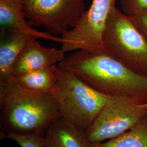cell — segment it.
<instances>
[{"label": "cell", "mask_w": 147, "mask_h": 147, "mask_svg": "<svg viewBox=\"0 0 147 147\" xmlns=\"http://www.w3.org/2000/svg\"><path fill=\"white\" fill-rule=\"evenodd\" d=\"M117 0H93L76 26L61 36V49L65 53L83 50L104 53L103 34Z\"/></svg>", "instance_id": "8992f818"}, {"label": "cell", "mask_w": 147, "mask_h": 147, "mask_svg": "<svg viewBox=\"0 0 147 147\" xmlns=\"http://www.w3.org/2000/svg\"><path fill=\"white\" fill-rule=\"evenodd\" d=\"M147 116V106L110 96L84 135L89 143L105 142L129 130Z\"/></svg>", "instance_id": "5b68a950"}, {"label": "cell", "mask_w": 147, "mask_h": 147, "mask_svg": "<svg viewBox=\"0 0 147 147\" xmlns=\"http://www.w3.org/2000/svg\"><path fill=\"white\" fill-rule=\"evenodd\" d=\"M1 33L0 82H2L11 79L16 62L32 36L13 30Z\"/></svg>", "instance_id": "30bf717a"}, {"label": "cell", "mask_w": 147, "mask_h": 147, "mask_svg": "<svg viewBox=\"0 0 147 147\" xmlns=\"http://www.w3.org/2000/svg\"><path fill=\"white\" fill-rule=\"evenodd\" d=\"M143 105H144V106H147V103L145 104H143Z\"/></svg>", "instance_id": "e0dca14e"}, {"label": "cell", "mask_w": 147, "mask_h": 147, "mask_svg": "<svg viewBox=\"0 0 147 147\" xmlns=\"http://www.w3.org/2000/svg\"><path fill=\"white\" fill-rule=\"evenodd\" d=\"M65 53L62 49L44 47L37 38L32 37L16 62L10 80L35 70L54 66L63 61Z\"/></svg>", "instance_id": "ba28073f"}, {"label": "cell", "mask_w": 147, "mask_h": 147, "mask_svg": "<svg viewBox=\"0 0 147 147\" xmlns=\"http://www.w3.org/2000/svg\"><path fill=\"white\" fill-rule=\"evenodd\" d=\"M89 147H147V116L124 134L100 143H89Z\"/></svg>", "instance_id": "4fadbf2b"}, {"label": "cell", "mask_w": 147, "mask_h": 147, "mask_svg": "<svg viewBox=\"0 0 147 147\" xmlns=\"http://www.w3.org/2000/svg\"><path fill=\"white\" fill-rule=\"evenodd\" d=\"M24 10L32 26L44 27L61 37L79 22L86 0H22Z\"/></svg>", "instance_id": "52a82bcc"}, {"label": "cell", "mask_w": 147, "mask_h": 147, "mask_svg": "<svg viewBox=\"0 0 147 147\" xmlns=\"http://www.w3.org/2000/svg\"><path fill=\"white\" fill-rule=\"evenodd\" d=\"M58 65L103 94L139 104L147 103V77L134 72L104 52L76 50Z\"/></svg>", "instance_id": "6da1fadb"}, {"label": "cell", "mask_w": 147, "mask_h": 147, "mask_svg": "<svg viewBox=\"0 0 147 147\" xmlns=\"http://www.w3.org/2000/svg\"><path fill=\"white\" fill-rule=\"evenodd\" d=\"M123 12L134 17L147 13V0H121Z\"/></svg>", "instance_id": "9a60e30c"}, {"label": "cell", "mask_w": 147, "mask_h": 147, "mask_svg": "<svg viewBox=\"0 0 147 147\" xmlns=\"http://www.w3.org/2000/svg\"><path fill=\"white\" fill-rule=\"evenodd\" d=\"M1 136L8 132L44 135L60 113L51 92H37L11 81L0 82Z\"/></svg>", "instance_id": "7a4b0ae2"}, {"label": "cell", "mask_w": 147, "mask_h": 147, "mask_svg": "<svg viewBox=\"0 0 147 147\" xmlns=\"http://www.w3.org/2000/svg\"><path fill=\"white\" fill-rule=\"evenodd\" d=\"M43 141L46 147H89L84 132L61 116L47 129Z\"/></svg>", "instance_id": "8fae6325"}, {"label": "cell", "mask_w": 147, "mask_h": 147, "mask_svg": "<svg viewBox=\"0 0 147 147\" xmlns=\"http://www.w3.org/2000/svg\"><path fill=\"white\" fill-rule=\"evenodd\" d=\"M24 10L22 0H0V27L1 32L13 30L21 32L37 39L62 42L61 37L33 28Z\"/></svg>", "instance_id": "9c48e42d"}, {"label": "cell", "mask_w": 147, "mask_h": 147, "mask_svg": "<svg viewBox=\"0 0 147 147\" xmlns=\"http://www.w3.org/2000/svg\"><path fill=\"white\" fill-rule=\"evenodd\" d=\"M43 136L38 134H19L8 132L1 136V138H8L18 143L20 147H46Z\"/></svg>", "instance_id": "5bb4252c"}, {"label": "cell", "mask_w": 147, "mask_h": 147, "mask_svg": "<svg viewBox=\"0 0 147 147\" xmlns=\"http://www.w3.org/2000/svg\"><path fill=\"white\" fill-rule=\"evenodd\" d=\"M132 18L137 27L147 39V13Z\"/></svg>", "instance_id": "2e32d148"}, {"label": "cell", "mask_w": 147, "mask_h": 147, "mask_svg": "<svg viewBox=\"0 0 147 147\" xmlns=\"http://www.w3.org/2000/svg\"><path fill=\"white\" fill-rule=\"evenodd\" d=\"M102 42L104 53L134 72L147 77V39L132 18L116 6L109 16Z\"/></svg>", "instance_id": "277c9868"}, {"label": "cell", "mask_w": 147, "mask_h": 147, "mask_svg": "<svg viewBox=\"0 0 147 147\" xmlns=\"http://www.w3.org/2000/svg\"><path fill=\"white\" fill-rule=\"evenodd\" d=\"M55 68L56 82L51 93L60 115L84 133L110 96L91 88L58 65Z\"/></svg>", "instance_id": "3957f363"}, {"label": "cell", "mask_w": 147, "mask_h": 147, "mask_svg": "<svg viewBox=\"0 0 147 147\" xmlns=\"http://www.w3.org/2000/svg\"><path fill=\"white\" fill-rule=\"evenodd\" d=\"M56 65L14 77L8 81L23 88L37 92H51L56 82Z\"/></svg>", "instance_id": "7c38bea8"}]
</instances>
